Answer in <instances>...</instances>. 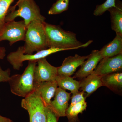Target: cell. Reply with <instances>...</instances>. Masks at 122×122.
Masks as SVG:
<instances>
[{
  "label": "cell",
  "instance_id": "cell-17",
  "mask_svg": "<svg viewBox=\"0 0 122 122\" xmlns=\"http://www.w3.org/2000/svg\"><path fill=\"white\" fill-rule=\"evenodd\" d=\"M111 20V28L116 34L122 35V2L117 0L115 7L108 10Z\"/></svg>",
  "mask_w": 122,
  "mask_h": 122
},
{
  "label": "cell",
  "instance_id": "cell-28",
  "mask_svg": "<svg viewBox=\"0 0 122 122\" xmlns=\"http://www.w3.org/2000/svg\"></svg>",
  "mask_w": 122,
  "mask_h": 122
},
{
  "label": "cell",
  "instance_id": "cell-23",
  "mask_svg": "<svg viewBox=\"0 0 122 122\" xmlns=\"http://www.w3.org/2000/svg\"><path fill=\"white\" fill-rule=\"evenodd\" d=\"M85 93L83 91L79 92L73 94L70 105H73L85 101Z\"/></svg>",
  "mask_w": 122,
  "mask_h": 122
},
{
  "label": "cell",
  "instance_id": "cell-25",
  "mask_svg": "<svg viewBox=\"0 0 122 122\" xmlns=\"http://www.w3.org/2000/svg\"><path fill=\"white\" fill-rule=\"evenodd\" d=\"M45 112L46 116V122H57L58 118L50 109L46 107Z\"/></svg>",
  "mask_w": 122,
  "mask_h": 122
},
{
  "label": "cell",
  "instance_id": "cell-5",
  "mask_svg": "<svg viewBox=\"0 0 122 122\" xmlns=\"http://www.w3.org/2000/svg\"><path fill=\"white\" fill-rule=\"evenodd\" d=\"M65 50H66L65 49L50 48L41 51L34 54H25L21 46L18 48L16 51L9 54L7 56V59L12 66L14 69L19 70L23 66V62L25 61L37 62L39 59L46 58L51 54Z\"/></svg>",
  "mask_w": 122,
  "mask_h": 122
},
{
  "label": "cell",
  "instance_id": "cell-16",
  "mask_svg": "<svg viewBox=\"0 0 122 122\" xmlns=\"http://www.w3.org/2000/svg\"><path fill=\"white\" fill-rule=\"evenodd\" d=\"M102 86H105L115 93L122 92V73L115 72L101 77Z\"/></svg>",
  "mask_w": 122,
  "mask_h": 122
},
{
  "label": "cell",
  "instance_id": "cell-1",
  "mask_svg": "<svg viewBox=\"0 0 122 122\" xmlns=\"http://www.w3.org/2000/svg\"><path fill=\"white\" fill-rule=\"evenodd\" d=\"M49 48L65 49L66 50L87 47L93 42L90 40L83 44L77 40L76 34L66 31L60 26L44 22Z\"/></svg>",
  "mask_w": 122,
  "mask_h": 122
},
{
  "label": "cell",
  "instance_id": "cell-15",
  "mask_svg": "<svg viewBox=\"0 0 122 122\" xmlns=\"http://www.w3.org/2000/svg\"><path fill=\"white\" fill-rule=\"evenodd\" d=\"M99 51L103 58L122 54V35L116 34L113 40L104 46Z\"/></svg>",
  "mask_w": 122,
  "mask_h": 122
},
{
  "label": "cell",
  "instance_id": "cell-10",
  "mask_svg": "<svg viewBox=\"0 0 122 122\" xmlns=\"http://www.w3.org/2000/svg\"><path fill=\"white\" fill-rule=\"evenodd\" d=\"M70 95V93H68L66 90L60 87H57L56 90L54 99L51 101L48 108L50 109L58 118L66 116Z\"/></svg>",
  "mask_w": 122,
  "mask_h": 122
},
{
  "label": "cell",
  "instance_id": "cell-4",
  "mask_svg": "<svg viewBox=\"0 0 122 122\" xmlns=\"http://www.w3.org/2000/svg\"><path fill=\"white\" fill-rule=\"evenodd\" d=\"M18 17L23 18L27 26L35 20L44 22L46 19L41 14L39 7L34 0H19L13 7L11 12L7 14L5 22L14 20Z\"/></svg>",
  "mask_w": 122,
  "mask_h": 122
},
{
  "label": "cell",
  "instance_id": "cell-21",
  "mask_svg": "<svg viewBox=\"0 0 122 122\" xmlns=\"http://www.w3.org/2000/svg\"><path fill=\"white\" fill-rule=\"evenodd\" d=\"M15 0H0V30L5 23L9 8Z\"/></svg>",
  "mask_w": 122,
  "mask_h": 122
},
{
  "label": "cell",
  "instance_id": "cell-26",
  "mask_svg": "<svg viewBox=\"0 0 122 122\" xmlns=\"http://www.w3.org/2000/svg\"><path fill=\"white\" fill-rule=\"evenodd\" d=\"M6 50L4 47L0 46V60L4 58L6 55Z\"/></svg>",
  "mask_w": 122,
  "mask_h": 122
},
{
  "label": "cell",
  "instance_id": "cell-22",
  "mask_svg": "<svg viewBox=\"0 0 122 122\" xmlns=\"http://www.w3.org/2000/svg\"><path fill=\"white\" fill-rule=\"evenodd\" d=\"M117 0H106L103 4L98 5L94 11L93 14L96 16H101L108 10L115 7Z\"/></svg>",
  "mask_w": 122,
  "mask_h": 122
},
{
  "label": "cell",
  "instance_id": "cell-19",
  "mask_svg": "<svg viewBox=\"0 0 122 122\" xmlns=\"http://www.w3.org/2000/svg\"><path fill=\"white\" fill-rule=\"evenodd\" d=\"M87 103L85 101L73 105H70L66 109V116L69 122H79V114L82 113L87 107Z\"/></svg>",
  "mask_w": 122,
  "mask_h": 122
},
{
  "label": "cell",
  "instance_id": "cell-14",
  "mask_svg": "<svg viewBox=\"0 0 122 122\" xmlns=\"http://www.w3.org/2000/svg\"><path fill=\"white\" fill-rule=\"evenodd\" d=\"M102 86L101 77L92 73L79 82V89L86 93L85 98Z\"/></svg>",
  "mask_w": 122,
  "mask_h": 122
},
{
  "label": "cell",
  "instance_id": "cell-9",
  "mask_svg": "<svg viewBox=\"0 0 122 122\" xmlns=\"http://www.w3.org/2000/svg\"><path fill=\"white\" fill-rule=\"evenodd\" d=\"M122 69V54L111 57L102 58L94 70V74L100 77L115 72H120Z\"/></svg>",
  "mask_w": 122,
  "mask_h": 122
},
{
  "label": "cell",
  "instance_id": "cell-11",
  "mask_svg": "<svg viewBox=\"0 0 122 122\" xmlns=\"http://www.w3.org/2000/svg\"><path fill=\"white\" fill-rule=\"evenodd\" d=\"M102 58L99 50L93 51L88 58L81 64V68L73 78L82 79L91 74Z\"/></svg>",
  "mask_w": 122,
  "mask_h": 122
},
{
  "label": "cell",
  "instance_id": "cell-13",
  "mask_svg": "<svg viewBox=\"0 0 122 122\" xmlns=\"http://www.w3.org/2000/svg\"><path fill=\"white\" fill-rule=\"evenodd\" d=\"M35 90L39 93L44 102L46 107L50 105L51 99L54 96L57 88V84L55 81L44 82L34 85Z\"/></svg>",
  "mask_w": 122,
  "mask_h": 122
},
{
  "label": "cell",
  "instance_id": "cell-18",
  "mask_svg": "<svg viewBox=\"0 0 122 122\" xmlns=\"http://www.w3.org/2000/svg\"><path fill=\"white\" fill-rule=\"evenodd\" d=\"M55 81L59 87L69 90L72 94L79 92V82L76 81L73 78L70 76L58 75Z\"/></svg>",
  "mask_w": 122,
  "mask_h": 122
},
{
  "label": "cell",
  "instance_id": "cell-24",
  "mask_svg": "<svg viewBox=\"0 0 122 122\" xmlns=\"http://www.w3.org/2000/svg\"><path fill=\"white\" fill-rule=\"evenodd\" d=\"M11 70L10 69L4 70L0 66V82H8L10 78Z\"/></svg>",
  "mask_w": 122,
  "mask_h": 122
},
{
  "label": "cell",
  "instance_id": "cell-7",
  "mask_svg": "<svg viewBox=\"0 0 122 122\" xmlns=\"http://www.w3.org/2000/svg\"><path fill=\"white\" fill-rule=\"evenodd\" d=\"M27 27L24 20L5 22L0 30V42L6 40L12 46L18 41H25Z\"/></svg>",
  "mask_w": 122,
  "mask_h": 122
},
{
  "label": "cell",
  "instance_id": "cell-12",
  "mask_svg": "<svg viewBox=\"0 0 122 122\" xmlns=\"http://www.w3.org/2000/svg\"><path fill=\"white\" fill-rule=\"evenodd\" d=\"M89 56V55L81 56L76 54L74 56L66 58L62 65L57 67L58 75L70 76L73 74L77 68L88 58Z\"/></svg>",
  "mask_w": 122,
  "mask_h": 122
},
{
  "label": "cell",
  "instance_id": "cell-2",
  "mask_svg": "<svg viewBox=\"0 0 122 122\" xmlns=\"http://www.w3.org/2000/svg\"><path fill=\"white\" fill-rule=\"evenodd\" d=\"M45 22V21H44ZM39 20L33 21L28 25L22 46L25 54H32L49 48L44 22Z\"/></svg>",
  "mask_w": 122,
  "mask_h": 122
},
{
  "label": "cell",
  "instance_id": "cell-27",
  "mask_svg": "<svg viewBox=\"0 0 122 122\" xmlns=\"http://www.w3.org/2000/svg\"><path fill=\"white\" fill-rule=\"evenodd\" d=\"M0 122H13L10 119L0 115Z\"/></svg>",
  "mask_w": 122,
  "mask_h": 122
},
{
  "label": "cell",
  "instance_id": "cell-8",
  "mask_svg": "<svg viewBox=\"0 0 122 122\" xmlns=\"http://www.w3.org/2000/svg\"><path fill=\"white\" fill-rule=\"evenodd\" d=\"M34 70V85L48 81H55L58 75L57 67L51 65L46 58L38 61Z\"/></svg>",
  "mask_w": 122,
  "mask_h": 122
},
{
  "label": "cell",
  "instance_id": "cell-20",
  "mask_svg": "<svg viewBox=\"0 0 122 122\" xmlns=\"http://www.w3.org/2000/svg\"><path fill=\"white\" fill-rule=\"evenodd\" d=\"M69 0H57L48 11L49 15L59 14L67 11L69 8Z\"/></svg>",
  "mask_w": 122,
  "mask_h": 122
},
{
  "label": "cell",
  "instance_id": "cell-3",
  "mask_svg": "<svg viewBox=\"0 0 122 122\" xmlns=\"http://www.w3.org/2000/svg\"><path fill=\"white\" fill-rule=\"evenodd\" d=\"M22 74L10 77L8 82L11 92L15 95L25 97L35 91L34 76L36 62L29 61Z\"/></svg>",
  "mask_w": 122,
  "mask_h": 122
},
{
  "label": "cell",
  "instance_id": "cell-6",
  "mask_svg": "<svg viewBox=\"0 0 122 122\" xmlns=\"http://www.w3.org/2000/svg\"><path fill=\"white\" fill-rule=\"evenodd\" d=\"M21 106L28 111L30 122H46V107L37 91H34L22 99Z\"/></svg>",
  "mask_w": 122,
  "mask_h": 122
}]
</instances>
